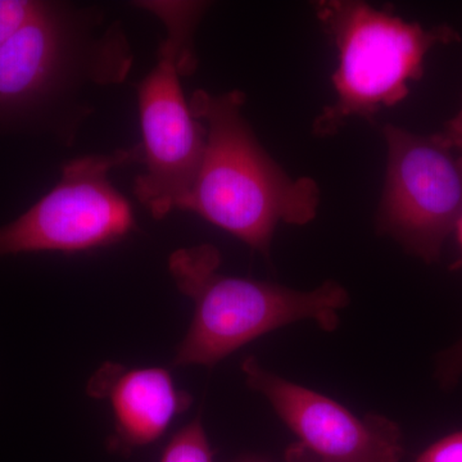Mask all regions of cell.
<instances>
[{
  "label": "cell",
  "mask_w": 462,
  "mask_h": 462,
  "mask_svg": "<svg viewBox=\"0 0 462 462\" xmlns=\"http://www.w3.org/2000/svg\"><path fill=\"white\" fill-rule=\"evenodd\" d=\"M134 62L121 23L98 9L45 2L0 48V135L48 130L72 141L90 108L81 91L126 80Z\"/></svg>",
  "instance_id": "cell-1"
},
{
  "label": "cell",
  "mask_w": 462,
  "mask_h": 462,
  "mask_svg": "<svg viewBox=\"0 0 462 462\" xmlns=\"http://www.w3.org/2000/svg\"><path fill=\"white\" fill-rule=\"evenodd\" d=\"M188 102L205 126L206 148L180 209L199 215L269 257L279 224L306 225L318 215V182L291 178L264 151L242 114V91L212 96L197 90Z\"/></svg>",
  "instance_id": "cell-2"
},
{
  "label": "cell",
  "mask_w": 462,
  "mask_h": 462,
  "mask_svg": "<svg viewBox=\"0 0 462 462\" xmlns=\"http://www.w3.org/2000/svg\"><path fill=\"white\" fill-rule=\"evenodd\" d=\"M220 264V251L209 243L178 249L169 258L176 287L194 303L175 366H215L252 340L298 321L312 320L322 330L334 331L339 312L349 305L348 291L337 282L296 291L223 275Z\"/></svg>",
  "instance_id": "cell-3"
},
{
  "label": "cell",
  "mask_w": 462,
  "mask_h": 462,
  "mask_svg": "<svg viewBox=\"0 0 462 462\" xmlns=\"http://www.w3.org/2000/svg\"><path fill=\"white\" fill-rule=\"evenodd\" d=\"M133 5L154 14L166 27L156 66L136 85L144 171L134 181L136 199L152 217L162 220L180 209L205 153L206 129L185 99L180 78L193 75L199 66L194 35L209 5L167 0Z\"/></svg>",
  "instance_id": "cell-4"
},
{
  "label": "cell",
  "mask_w": 462,
  "mask_h": 462,
  "mask_svg": "<svg viewBox=\"0 0 462 462\" xmlns=\"http://www.w3.org/2000/svg\"><path fill=\"white\" fill-rule=\"evenodd\" d=\"M315 11L338 51L336 100L316 117L318 136L334 135L349 118H369L402 102L410 84L421 79L427 54L460 41L452 27L407 23L364 2L327 0L316 3Z\"/></svg>",
  "instance_id": "cell-5"
},
{
  "label": "cell",
  "mask_w": 462,
  "mask_h": 462,
  "mask_svg": "<svg viewBox=\"0 0 462 462\" xmlns=\"http://www.w3.org/2000/svg\"><path fill=\"white\" fill-rule=\"evenodd\" d=\"M136 162L142 163L141 144L65 163L56 187L0 227V258L78 254L121 242L135 227V218L129 200L109 180V172Z\"/></svg>",
  "instance_id": "cell-6"
},
{
  "label": "cell",
  "mask_w": 462,
  "mask_h": 462,
  "mask_svg": "<svg viewBox=\"0 0 462 462\" xmlns=\"http://www.w3.org/2000/svg\"><path fill=\"white\" fill-rule=\"evenodd\" d=\"M388 163L376 229L427 263L439 260L462 217V151L443 133L385 125Z\"/></svg>",
  "instance_id": "cell-7"
},
{
  "label": "cell",
  "mask_w": 462,
  "mask_h": 462,
  "mask_svg": "<svg viewBox=\"0 0 462 462\" xmlns=\"http://www.w3.org/2000/svg\"><path fill=\"white\" fill-rule=\"evenodd\" d=\"M249 388L263 394L300 443L320 462H400L402 431L382 415L358 418L331 398L264 369L257 358L242 363Z\"/></svg>",
  "instance_id": "cell-8"
},
{
  "label": "cell",
  "mask_w": 462,
  "mask_h": 462,
  "mask_svg": "<svg viewBox=\"0 0 462 462\" xmlns=\"http://www.w3.org/2000/svg\"><path fill=\"white\" fill-rule=\"evenodd\" d=\"M88 392L111 401L116 419L112 445L120 448L154 442L173 416L191 403L189 394L178 391L170 373L161 367L126 370L121 365H103L90 379Z\"/></svg>",
  "instance_id": "cell-9"
},
{
  "label": "cell",
  "mask_w": 462,
  "mask_h": 462,
  "mask_svg": "<svg viewBox=\"0 0 462 462\" xmlns=\"http://www.w3.org/2000/svg\"><path fill=\"white\" fill-rule=\"evenodd\" d=\"M161 462H214L211 446L200 419L185 425L173 436Z\"/></svg>",
  "instance_id": "cell-10"
},
{
  "label": "cell",
  "mask_w": 462,
  "mask_h": 462,
  "mask_svg": "<svg viewBox=\"0 0 462 462\" xmlns=\"http://www.w3.org/2000/svg\"><path fill=\"white\" fill-rule=\"evenodd\" d=\"M44 5L42 0H0V48L32 23Z\"/></svg>",
  "instance_id": "cell-11"
},
{
  "label": "cell",
  "mask_w": 462,
  "mask_h": 462,
  "mask_svg": "<svg viewBox=\"0 0 462 462\" xmlns=\"http://www.w3.org/2000/svg\"><path fill=\"white\" fill-rule=\"evenodd\" d=\"M462 378V338L438 356L436 379L443 389L454 388Z\"/></svg>",
  "instance_id": "cell-12"
},
{
  "label": "cell",
  "mask_w": 462,
  "mask_h": 462,
  "mask_svg": "<svg viewBox=\"0 0 462 462\" xmlns=\"http://www.w3.org/2000/svg\"><path fill=\"white\" fill-rule=\"evenodd\" d=\"M416 462H462V430L438 440Z\"/></svg>",
  "instance_id": "cell-13"
},
{
  "label": "cell",
  "mask_w": 462,
  "mask_h": 462,
  "mask_svg": "<svg viewBox=\"0 0 462 462\" xmlns=\"http://www.w3.org/2000/svg\"><path fill=\"white\" fill-rule=\"evenodd\" d=\"M442 133L455 147L462 151V105L458 114L447 123L446 129Z\"/></svg>",
  "instance_id": "cell-14"
},
{
  "label": "cell",
  "mask_w": 462,
  "mask_h": 462,
  "mask_svg": "<svg viewBox=\"0 0 462 462\" xmlns=\"http://www.w3.org/2000/svg\"><path fill=\"white\" fill-rule=\"evenodd\" d=\"M247 462H264V461H247ZM284 462H320L315 457L306 447L300 442L294 443L285 452Z\"/></svg>",
  "instance_id": "cell-15"
},
{
  "label": "cell",
  "mask_w": 462,
  "mask_h": 462,
  "mask_svg": "<svg viewBox=\"0 0 462 462\" xmlns=\"http://www.w3.org/2000/svg\"><path fill=\"white\" fill-rule=\"evenodd\" d=\"M456 234H457L458 245H460L461 248V258L457 263H456L455 267H462V217L461 220L458 221L457 226H456Z\"/></svg>",
  "instance_id": "cell-16"
}]
</instances>
